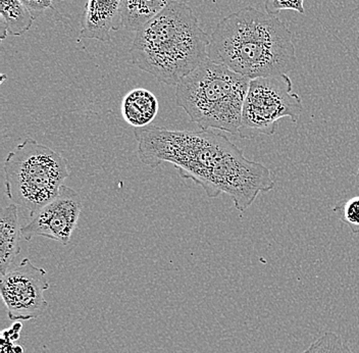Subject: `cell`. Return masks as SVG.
I'll list each match as a JSON object with an SVG mask.
<instances>
[{
	"mask_svg": "<svg viewBox=\"0 0 359 353\" xmlns=\"http://www.w3.org/2000/svg\"><path fill=\"white\" fill-rule=\"evenodd\" d=\"M21 236L18 206L11 204L0 215V275L4 276L8 272L21 253Z\"/></svg>",
	"mask_w": 359,
	"mask_h": 353,
	"instance_id": "cell-10",
	"label": "cell"
},
{
	"mask_svg": "<svg viewBox=\"0 0 359 353\" xmlns=\"http://www.w3.org/2000/svg\"><path fill=\"white\" fill-rule=\"evenodd\" d=\"M264 10L273 15L283 11H294L305 15L304 0H266Z\"/></svg>",
	"mask_w": 359,
	"mask_h": 353,
	"instance_id": "cell-16",
	"label": "cell"
},
{
	"mask_svg": "<svg viewBox=\"0 0 359 353\" xmlns=\"http://www.w3.org/2000/svg\"><path fill=\"white\" fill-rule=\"evenodd\" d=\"M356 183H358V186L359 188V166H358V174H356Z\"/></svg>",
	"mask_w": 359,
	"mask_h": 353,
	"instance_id": "cell-18",
	"label": "cell"
},
{
	"mask_svg": "<svg viewBox=\"0 0 359 353\" xmlns=\"http://www.w3.org/2000/svg\"><path fill=\"white\" fill-rule=\"evenodd\" d=\"M300 353H353L349 344L335 332H325Z\"/></svg>",
	"mask_w": 359,
	"mask_h": 353,
	"instance_id": "cell-14",
	"label": "cell"
},
{
	"mask_svg": "<svg viewBox=\"0 0 359 353\" xmlns=\"http://www.w3.org/2000/svg\"><path fill=\"white\" fill-rule=\"evenodd\" d=\"M36 18L22 0H0V38L22 36L33 26Z\"/></svg>",
	"mask_w": 359,
	"mask_h": 353,
	"instance_id": "cell-12",
	"label": "cell"
},
{
	"mask_svg": "<svg viewBox=\"0 0 359 353\" xmlns=\"http://www.w3.org/2000/svg\"><path fill=\"white\" fill-rule=\"evenodd\" d=\"M82 199L77 191L62 185L60 193L22 227V236L27 241L35 237H45L67 245L77 228L82 213Z\"/></svg>",
	"mask_w": 359,
	"mask_h": 353,
	"instance_id": "cell-8",
	"label": "cell"
},
{
	"mask_svg": "<svg viewBox=\"0 0 359 353\" xmlns=\"http://www.w3.org/2000/svg\"><path fill=\"white\" fill-rule=\"evenodd\" d=\"M208 56L249 80L288 75L297 66L290 29L279 18L253 6L231 13L217 25Z\"/></svg>",
	"mask_w": 359,
	"mask_h": 353,
	"instance_id": "cell-2",
	"label": "cell"
},
{
	"mask_svg": "<svg viewBox=\"0 0 359 353\" xmlns=\"http://www.w3.org/2000/svg\"><path fill=\"white\" fill-rule=\"evenodd\" d=\"M249 83L208 58L177 85L176 103L202 130L238 135Z\"/></svg>",
	"mask_w": 359,
	"mask_h": 353,
	"instance_id": "cell-4",
	"label": "cell"
},
{
	"mask_svg": "<svg viewBox=\"0 0 359 353\" xmlns=\"http://www.w3.org/2000/svg\"><path fill=\"white\" fill-rule=\"evenodd\" d=\"M122 27V0H88L79 38L109 44Z\"/></svg>",
	"mask_w": 359,
	"mask_h": 353,
	"instance_id": "cell-9",
	"label": "cell"
},
{
	"mask_svg": "<svg viewBox=\"0 0 359 353\" xmlns=\"http://www.w3.org/2000/svg\"><path fill=\"white\" fill-rule=\"evenodd\" d=\"M334 213L340 218L341 221L349 227L352 233L359 234V197H352L346 201L339 202L334 208Z\"/></svg>",
	"mask_w": 359,
	"mask_h": 353,
	"instance_id": "cell-15",
	"label": "cell"
},
{
	"mask_svg": "<svg viewBox=\"0 0 359 353\" xmlns=\"http://www.w3.org/2000/svg\"><path fill=\"white\" fill-rule=\"evenodd\" d=\"M4 175L8 199L33 219L60 193L69 168L60 152L29 137L8 154Z\"/></svg>",
	"mask_w": 359,
	"mask_h": 353,
	"instance_id": "cell-5",
	"label": "cell"
},
{
	"mask_svg": "<svg viewBox=\"0 0 359 353\" xmlns=\"http://www.w3.org/2000/svg\"><path fill=\"white\" fill-rule=\"evenodd\" d=\"M158 100L149 90H131L122 101L123 120L134 128L147 127L158 112Z\"/></svg>",
	"mask_w": 359,
	"mask_h": 353,
	"instance_id": "cell-11",
	"label": "cell"
},
{
	"mask_svg": "<svg viewBox=\"0 0 359 353\" xmlns=\"http://www.w3.org/2000/svg\"><path fill=\"white\" fill-rule=\"evenodd\" d=\"M175 0H122L123 24L130 31H137L156 17Z\"/></svg>",
	"mask_w": 359,
	"mask_h": 353,
	"instance_id": "cell-13",
	"label": "cell"
},
{
	"mask_svg": "<svg viewBox=\"0 0 359 353\" xmlns=\"http://www.w3.org/2000/svg\"><path fill=\"white\" fill-rule=\"evenodd\" d=\"M50 287L47 273L29 258L11 267L0 281L2 300L11 321L35 320L48 307L44 292Z\"/></svg>",
	"mask_w": 359,
	"mask_h": 353,
	"instance_id": "cell-7",
	"label": "cell"
},
{
	"mask_svg": "<svg viewBox=\"0 0 359 353\" xmlns=\"http://www.w3.org/2000/svg\"><path fill=\"white\" fill-rule=\"evenodd\" d=\"M141 163L152 168L170 163L180 177L192 180L210 199L226 194L244 213L260 193L275 187L266 166L247 159L228 137L212 130L182 131L161 127L135 128Z\"/></svg>",
	"mask_w": 359,
	"mask_h": 353,
	"instance_id": "cell-1",
	"label": "cell"
},
{
	"mask_svg": "<svg viewBox=\"0 0 359 353\" xmlns=\"http://www.w3.org/2000/svg\"><path fill=\"white\" fill-rule=\"evenodd\" d=\"M210 41L192 8L175 0L137 31L130 53L138 69L177 86L208 60Z\"/></svg>",
	"mask_w": 359,
	"mask_h": 353,
	"instance_id": "cell-3",
	"label": "cell"
},
{
	"mask_svg": "<svg viewBox=\"0 0 359 353\" xmlns=\"http://www.w3.org/2000/svg\"><path fill=\"white\" fill-rule=\"evenodd\" d=\"M302 111V98L293 93L288 75L250 80L238 135L242 139L273 136L280 119L290 118L297 123Z\"/></svg>",
	"mask_w": 359,
	"mask_h": 353,
	"instance_id": "cell-6",
	"label": "cell"
},
{
	"mask_svg": "<svg viewBox=\"0 0 359 353\" xmlns=\"http://www.w3.org/2000/svg\"><path fill=\"white\" fill-rule=\"evenodd\" d=\"M27 8L30 10L34 17L37 19L44 11L53 8V0H22Z\"/></svg>",
	"mask_w": 359,
	"mask_h": 353,
	"instance_id": "cell-17",
	"label": "cell"
}]
</instances>
